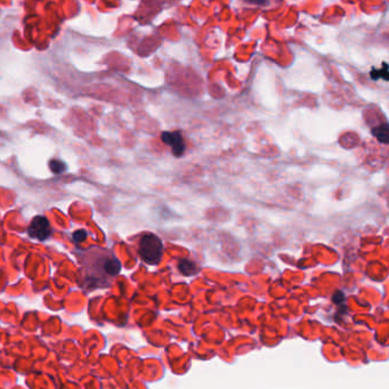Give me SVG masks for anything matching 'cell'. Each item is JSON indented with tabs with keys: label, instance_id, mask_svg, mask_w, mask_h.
Segmentation results:
<instances>
[{
	"label": "cell",
	"instance_id": "obj_10",
	"mask_svg": "<svg viewBox=\"0 0 389 389\" xmlns=\"http://www.w3.org/2000/svg\"><path fill=\"white\" fill-rule=\"evenodd\" d=\"M86 237H87V233L83 230H79L73 233V240H75L77 243L82 242L83 240H86Z\"/></svg>",
	"mask_w": 389,
	"mask_h": 389
},
{
	"label": "cell",
	"instance_id": "obj_2",
	"mask_svg": "<svg viewBox=\"0 0 389 389\" xmlns=\"http://www.w3.org/2000/svg\"><path fill=\"white\" fill-rule=\"evenodd\" d=\"M138 253L142 259L149 265H157L163 254V243L156 234L149 233L142 236L138 244Z\"/></svg>",
	"mask_w": 389,
	"mask_h": 389
},
{
	"label": "cell",
	"instance_id": "obj_5",
	"mask_svg": "<svg viewBox=\"0 0 389 389\" xmlns=\"http://www.w3.org/2000/svg\"><path fill=\"white\" fill-rule=\"evenodd\" d=\"M142 1L144 9L152 14V13H157L162 11L163 8L177 4L180 0H142Z\"/></svg>",
	"mask_w": 389,
	"mask_h": 389
},
{
	"label": "cell",
	"instance_id": "obj_4",
	"mask_svg": "<svg viewBox=\"0 0 389 389\" xmlns=\"http://www.w3.org/2000/svg\"><path fill=\"white\" fill-rule=\"evenodd\" d=\"M161 139L164 144L172 147L173 154L175 156H182L185 152V143L179 132H164L161 135Z\"/></svg>",
	"mask_w": 389,
	"mask_h": 389
},
{
	"label": "cell",
	"instance_id": "obj_1",
	"mask_svg": "<svg viewBox=\"0 0 389 389\" xmlns=\"http://www.w3.org/2000/svg\"><path fill=\"white\" fill-rule=\"evenodd\" d=\"M82 272L81 287L95 290L97 288H106L120 273L121 264L110 251L93 247L81 251L80 256Z\"/></svg>",
	"mask_w": 389,
	"mask_h": 389
},
{
	"label": "cell",
	"instance_id": "obj_11",
	"mask_svg": "<svg viewBox=\"0 0 389 389\" xmlns=\"http://www.w3.org/2000/svg\"><path fill=\"white\" fill-rule=\"evenodd\" d=\"M344 300H345V294L341 292V291H337V292L333 294V301L336 304H341Z\"/></svg>",
	"mask_w": 389,
	"mask_h": 389
},
{
	"label": "cell",
	"instance_id": "obj_8",
	"mask_svg": "<svg viewBox=\"0 0 389 389\" xmlns=\"http://www.w3.org/2000/svg\"><path fill=\"white\" fill-rule=\"evenodd\" d=\"M49 168L54 174L59 175V174H63L65 172L66 164L59 160H52L49 162Z\"/></svg>",
	"mask_w": 389,
	"mask_h": 389
},
{
	"label": "cell",
	"instance_id": "obj_7",
	"mask_svg": "<svg viewBox=\"0 0 389 389\" xmlns=\"http://www.w3.org/2000/svg\"><path fill=\"white\" fill-rule=\"evenodd\" d=\"M372 134H373V136H375V138H377L380 143L388 144V140H389L388 125L386 122L372 129Z\"/></svg>",
	"mask_w": 389,
	"mask_h": 389
},
{
	"label": "cell",
	"instance_id": "obj_3",
	"mask_svg": "<svg viewBox=\"0 0 389 389\" xmlns=\"http://www.w3.org/2000/svg\"><path fill=\"white\" fill-rule=\"evenodd\" d=\"M53 230L48 219L43 216H37L32 219L28 229V234L32 239L46 241L52 235Z\"/></svg>",
	"mask_w": 389,
	"mask_h": 389
},
{
	"label": "cell",
	"instance_id": "obj_6",
	"mask_svg": "<svg viewBox=\"0 0 389 389\" xmlns=\"http://www.w3.org/2000/svg\"><path fill=\"white\" fill-rule=\"evenodd\" d=\"M178 268H179L180 273H182L183 275H185V276H193V275H195L197 272L195 264L189 259L180 260L178 263Z\"/></svg>",
	"mask_w": 389,
	"mask_h": 389
},
{
	"label": "cell",
	"instance_id": "obj_9",
	"mask_svg": "<svg viewBox=\"0 0 389 389\" xmlns=\"http://www.w3.org/2000/svg\"><path fill=\"white\" fill-rule=\"evenodd\" d=\"M244 4L250 6H256V7H266L271 5L272 0H242Z\"/></svg>",
	"mask_w": 389,
	"mask_h": 389
}]
</instances>
